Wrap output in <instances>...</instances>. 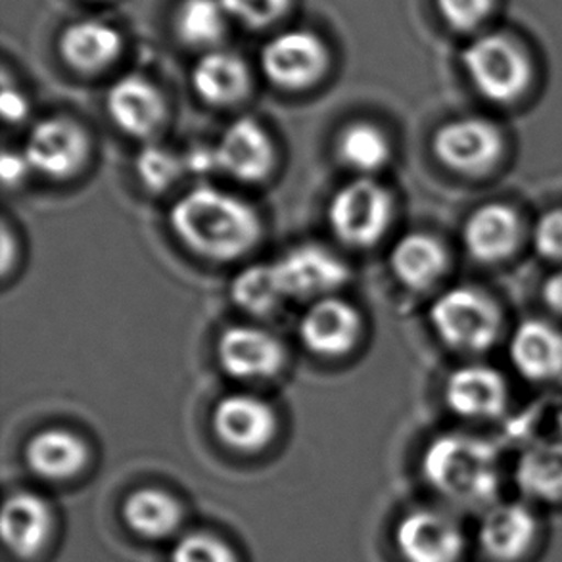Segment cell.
I'll return each mask as SVG.
<instances>
[{
	"mask_svg": "<svg viewBox=\"0 0 562 562\" xmlns=\"http://www.w3.org/2000/svg\"><path fill=\"white\" fill-rule=\"evenodd\" d=\"M25 463L38 479L64 482L83 471L89 449L69 430L48 428L37 432L25 446Z\"/></svg>",
	"mask_w": 562,
	"mask_h": 562,
	"instance_id": "cell-23",
	"label": "cell"
},
{
	"mask_svg": "<svg viewBox=\"0 0 562 562\" xmlns=\"http://www.w3.org/2000/svg\"><path fill=\"white\" fill-rule=\"evenodd\" d=\"M231 20L221 0H183L176 14V30L184 45L213 50L220 48Z\"/></svg>",
	"mask_w": 562,
	"mask_h": 562,
	"instance_id": "cell-27",
	"label": "cell"
},
{
	"mask_svg": "<svg viewBox=\"0 0 562 562\" xmlns=\"http://www.w3.org/2000/svg\"><path fill=\"white\" fill-rule=\"evenodd\" d=\"M192 87L207 104L231 106L250 89V69L238 54L213 48L192 69Z\"/></svg>",
	"mask_w": 562,
	"mask_h": 562,
	"instance_id": "cell-24",
	"label": "cell"
},
{
	"mask_svg": "<svg viewBox=\"0 0 562 562\" xmlns=\"http://www.w3.org/2000/svg\"><path fill=\"white\" fill-rule=\"evenodd\" d=\"M176 235L202 258L228 261L254 248L261 235L258 213L244 200L213 187H196L171 207Z\"/></svg>",
	"mask_w": 562,
	"mask_h": 562,
	"instance_id": "cell-2",
	"label": "cell"
},
{
	"mask_svg": "<svg viewBox=\"0 0 562 562\" xmlns=\"http://www.w3.org/2000/svg\"><path fill=\"white\" fill-rule=\"evenodd\" d=\"M541 522L528 502H499L480 513L476 546L492 562H520L532 553Z\"/></svg>",
	"mask_w": 562,
	"mask_h": 562,
	"instance_id": "cell-9",
	"label": "cell"
},
{
	"mask_svg": "<svg viewBox=\"0 0 562 562\" xmlns=\"http://www.w3.org/2000/svg\"><path fill=\"white\" fill-rule=\"evenodd\" d=\"M184 161L177 154L164 146L150 145L137 156V176L146 189L154 192L169 189L179 177L183 176Z\"/></svg>",
	"mask_w": 562,
	"mask_h": 562,
	"instance_id": "cell-30",
	"label": "cell"
},
{
	"mask_svg": "<svg viewBox=\"0 0 562 562\" xmlns=\"http://www.w3.org/2000/svg\"><path fill=\"white\" fill-rule=\"evenodd\" d=\"M108 114L131 137L146 138L166 120V100L146 77L131 74L117 79L106 97Z\"/></svg>",
	"mask_w": 562,
	"mask_h": 562,
	"instance_id": "cell-20",
	"label": "cell"
},
{
	"mask_svg": "<svg viewBox=\"0 0 562 562\" xmlns=\"http://www.w3.org/2000/svg\"><path fill=\"white\" fill-rule=\"evenodd\" d=\"M327 66V45L310 30L282 31L261 50V68L267 79L289 91L317 83Z\"/></svg>",
	"mask_w": 562,
	"mask_h": 562,
	"instance_id": "cell-11",
	"label": "cell"
},
{
	"mask_svg": "<svg viewBox=\"0 0 562 562\" xmlns=\"http://www.w3.org/2000/svg\"><path fill=\"white\" fill-rule=\"evenodd\" d=\"M286 297L321 300L333 296L350 279L342 259L319 244H302L273 261Z\"/></svg>",
	"mask_w": 562,
	"mask_h": 562,
	"instance_id": "cell-13",
	"label": "cell"
},
{
	"mask_svg": "<svg viewBox=\"0 0 562 562\" xmlns=\"http://www.w3.org/2000/svg\"><path fill=\"white\" fill-rule=\"evenodd\" d=\"M217 358L223 371L233 379H267L279 373L284 350L281 342L263 328L238 325L221 335Z\"/></svg>",
	"mask_w": 562,
	"mask_h": 562,
	"instance_id": "cell-18",
	"label": "cell"
},
{
	"mask_svg": "<svg viewBox=\"0 0 562 562\" xmlns=\"http://www.w3.org/2000/svg\"><path fill=\"white\" fill-rule=\"evenodd\" d=\"M530 246L538 258L562 266V204L551 205L530 225Z\"/></svg>",
	"mask_w": 562,
	"mask_h": 562,
	"instance_id": "cell-31",
	"label": "cell"
},
{
	"mask_svg": "<svg viewBox=\"0 0 562 562\" xmlns=\"http://www.w3.org/2000/svg\"><path fill=\"white\" fill-rule=\"evenodd\" d=\"M392 213L390 192L371 177H359L344 184L330 200L328 223L344 244L369 248L386 233Z\"/></svg>",
	"mask_w": 562,
	"mask_h": 562,
	"instance_id": "cell-7",
	"label": "cell"
},
{
	"mask_svg": "<svg viewBox=\"0 0 562 562\" xmlns=\"http://www.w3.org/2000/svg\"><path fill=\"white\" fill-rule=\"evenodd\" d=\"M390 267L405 289L426 292L436 289L448 277L451 256L438 236L415 231L394 244Z\"/></svg>",
	"mask_w": 562,
	"mask_h": 562,
	"instance_id": "cell-21",
	"label": "cell"
},
{
	"mask_svg": "<svg viewBox=\"0 0 562 562\" xmlns=\"http://www.w3.org/2000/svg\"><path fill=\"white\" fill-rule=\"evenodd\" d=\"M31 169L50 179L76 176L89 156V138L79 123L48 117L37 123L23 146Z\"/></svg>",
	"mask_w": 562,
	"mask_h": 562,
	"instance_id": "cell-14",
	"label": "cell"
},
{
	"mask_svg": "<svg viewBox=\"0 0 562 562\" xmlns=\"http://www.w3.org/2000/svg\"><path fill=\"white\" fill-rule=\"evenodd\" d=\"M443 402L456 417L471 423H492L509 409V380L497 367L469 361L448 374Z\"/></svg>",
	"mask_w": 562,
	"mask_h": 562,
	"instance_id": "cell-8",
	"label": "cell"
},
{
	"mask_svg": "<svg viewBox=\"0 0 562 562\" xmlns=\"http://www.w3.org/2000/svg\"><path fill=\"white\" fill-rule=\"evenodd\" d=\"M513 371L530 384L562 379V327L557 321L530 317L510 328L505 338Z\"/></svg>",
	"mask_w": 562,
	"mask_h": 562,
	"instance_id": "cell-12",
	"label": "cell"
},
{
	"mask_svg": "<svg viewBox=\"0 0 562 562\" xmlns=\"http://www.w3.org/2000/svg\"><path fill=\"white\" fill-rule=\"evenodd\" d=\"M122 33L100 20L71 23L60 37L64 60L83 74L106 68L122 54Z\"/></svg>",
	"mask_w": 562,
	"mask_h": 562,
	"instance_id": "cell-25",
	"label": "cell"
},
{
	"mask_svg": "<svg viewBox=\"0 0 562 562\" xmlns=\"http://www.w3.org/2000/svg\"><path fill=\"white\" fill-rule=\"evenodd\" d=\"M461 243L474 263L505 266L530 244V225H526L517 205L507 200H487L464 217Z\"/></svg>",
	"mask_w": 562,
	"mask_h": 562,
	"instance_id": "cell-6",
	"label": "cell"
},
{
	"mask_svg": "<svg viewBox=\"0 0 562 562\" xmlns=\"http://www.w3.org/2000/svg\"><path fill=\"white\" fill-rule=\"evenodd\" d=\"M184 169L192 173H212L217 168V158H215V148H205L198 146L190 150L183 158Z\"/></svg>",
	"mask_w": 562,
	"mask_h": 562,
	"instance_id": "cell-38",
	"label": "cell"
},
{
	"mask_svg": "<svg viewBox=\"0 0 562 562\" xmlns=\"http://www.w3.org/2000/svg\"><path fill=\"white\" fill-rule=\"evenodd\" d=\"M213 430L228 448L254 453L273 440L277 417L266 400L250 394H231L213 411Z\"/></svg>",
	"mask_w": 562,
	"mask_h": 562,
	"instance_id": "cell-15",
	"label": "cell"
},
{
	"mask_svg": "<svg viewBox=\"0 0 562 562\" xmlns=\"http://www.w3.org/2000/svg\"><path fill=\"white\" fill-rule=\"evenodd\" d=\"M171 562H238L225 541L205 532L183 536L171 549Z\"/></svg>",
	"mask_w": 562,
	"mask_h": 562,
	"instance_id": "cell-32",
	"label": "cell"
},
{
	"mask_svg": "<svg viewBox=\"0 0 562 562\" xmlns=\"http://www.w3.org/2000/svg\"><path fill=\"white\" fill-rule=\"evenodd\" d=\"M0 530L4 546L15 557L35 559L45 549L53 530V513L48 503L31 492L10 495L2 509Z\"/></svg>",
	"mask_w": 562,
	"mask_h": 562,
	"instance_id": "cell-22",
	"label": "cell"
},
{
	"mask_svg": "<svg viewBox=\"0 0 562 562\" xmlns=\"http://www.w3.org/2000/svg\"><path fill=\"white\" fill-rule=\"evenodd\" d=\"M361 319L353 305L340 297L315 300L300 321V338L307 350L323 358H340L356 346Z\"/></svg>",
	"mask_w": 562,
	"mask_h": 562,
	"instance_id": "cell-17",
	"label": "cell"
},
{
	"mask_svg": "<svg viewBox=\"0 0 562 562\" xmlns=\"http://www.w3.org/2000/svg\"><path fill=\"white\" fill-rule=\"evenodd\" d=\"M213 148L220 171L244 183L266 179L274 166L273 140L251 117L231 123Z\"/></svg>",
	"mask_w": 562,
	"mask_h": 562,
	"instance_id": "cell-16",
	"label": "cell"
},
{
	"mask_svg": "<svg viewBox=\"0 0 562 562\" xmlns=\"http://www.w3.org/2000/svg\"><path fill=\"white\" fill-rule=\"evenodd\" d=\"M338 154L348 168L366 177L386 166L392 148L379 127H374L373 123L361 122L351 123L342 131Z\"/></svg>",
	"mask_w": 562,
	"mask_h": 562,
	"instance_id": "cell-29",
	"label": "cell"
},
{
	"mask_svg": "<svg viewBox=\"0 0 562 562\" xmlns=\"http://www.w3.org/2000/svg\"><path fill=\"white\" fill-rule=\"evenodd\" d=\"M292 0H221L228 18L248 27H267L289 12Z\"/></svg>",
	"mask_w": 562,
	"mask_h": 562,
	"instance_id": "cell-34",
	"label": "cell"
},
{
	"mask_svg": "<svg viewBox=\"0 0 562 562\" xmlns=\"http://www.w3.org/2000/svg\"><path fill=\"white\" fill-rule=\"evenodd\" d=\"M123 520L143 540H168L181 528L183 509L173 495L156 487H143L125 499Z\"/></svg>",
	"mask_w": 562,
	"mask_h": 562,
	"instance_id": "cell-26",
	"label": "cell"
},
{
	"mask_svg": "<svg viewBox=\"0 0 562 562\" xmlns=\"http://www.w3.org/2000/svg\"><path fill=\"white\" fill-rule=\"evenodd\" d=\"M0 108H2V117L8 123H20L30 114V102L25 99L22 91L15 87H10L8 77L2 81V94H0Z\"/></svg>",
	"mask_w": 562,
	"mask_h": 562,
	"instance_id": "cell-35",
	"label": "cell"
},
{
	"mask_svg": "<svg viewBox=\"0 0 562 562\" xmlns=\"http://www.w3.org/2000/svg\"><path fill=\"white\" fill-rule=\"evenodd\" d=\"M432 153L443 168L461 177L492 176L507 158V137L487 115H463L440 125Z\"/></svg>",
	"mask_w": 562,
	"mask_h": 562,
	"instance_id": "cell-5",
	"label": "cell"
},
{
	"mask_svg": "<svg viewBox=\"0 0 562 562\" xmlns=\"http://www.w3.org/2000/svg\"><path fill=\"white\" fill-rule=\"evenodd\" d=\"M513 482L522 502L561 505L562 436H546L525 443L513 464Z\"/></svg>",
	"mask_w": 562,
	"mask_h": 562,
	"instance_id": "cell-19",
	"label": "cell"
},
{
	"mask_svg": "<svg viewBox=\"0 0 562 562\" xmlns=\"http://www.w3.org/2000/svg\"><path fill=\"white\" fill-rule=\"evenodd\" d=\"M231 294L235 304L251 315H269L277 312L284 300H289L282 290L274 263L246 267L236 274Z\"/></svg>",
	"mask_w": 562,
	"mask_h": 562,
	"instance_id": "cell-28",
	"label": "cell"
},
{
	"mask_svg": "<svg viewBox=\"0 0 562 562\" xmlns=\"http://www.w3.org/2000/svg\"><path fill=\"white\" fill-rule=\"evenodd\" d=\"M541 304L555 319L562 321V266L555 267L543 279L540 289Z\"/></svg>",
	"mask_w": 562,
	"mask_h": 562,
	"instance_id": "cell-36",
	"label": "cell"
},
{
	"mask_svg": "<svg viewBox=\"0 0 562 562\" xmlns=\"http://www.w3.org/2000/svg\"><path fill=\"white\" fill-rule=\"evenodd\" d=\"M395 546L405 562H461L467 536L451 513L415 509L397 522Z\"/></svg>",
	"mask_w": 562,
	"mask_h": 562,
	"instance_id": "cell-10",
	"label": "cell"
},
{
	"mask_svg": "<svg viewBox=\"0 0 562 562\" xmlns=\"http://www.w3.org/2000/svg\"><path fill=\"white\" fill-rule=\"evenodd\" d=\"M461 68L480 99L509 108L532 89L533 61L517 38L505 33H482L461 53Z\"/></svg>",
	"mask_w": 562,
	"mask_h": 562,
	"instance_id": "cell-4",
	"label": "cell"
},
{
	"mask_svg": "<svg viewBox=\"0 0 562 562\" xmlns=\"http://www.w3.org/2000/svg\"><path fill=\"white\" fill-rule=\"evenodd\" d=\"M428 319L440 342L467 358H482L507 338L502 305L472 284L441 290L432 300Z\"/></svg>",
	"mask_w": 562,
	"mask_h": 562,
	"instance_id": "cell-3",
	"label": "cell"
},
{
	"mask_svg": "<svg viewBox=\"0 0 562 562\" xmlns=\"http://www.w3.org/2000/svg\"><path fill=\"white\" fill-rule=\"evenodd\" d=\"M30 171H33V169H31L30 161L25 158L23 150L22 153L4 150L2 160H0V173H2V181L7 187H18Z\"/></svg>",
	"mask_w": 562,
	"mask_h": 562,
	"instance_id": "cell-37",
	"label": "cell"
},
{
	"mask_svg": "<svg viewBox=\"0 0 562 562\" xmlns=\"http://www.w3.org/2000/svg\"><path fill=\"white\" fill-rule=\"evenodd\" d=\"M420 471L434 494L459 509L486 510L499 502L502 451L484 436L451 430L426 446Z\"/></svg>",
	"mask_w": 562,
	"mask_h": 562,
	"instance_id": "cell-1",
	"label": "cell"
},
{
	"mask_svg": "<svg viewBox=\"0 0 562 562\" xmlns=\"http://www.w3.org/2000/svg\"><path fill=\"white\" fill-rule=\"evenodd\" d=\"M436 8L451 30L471 33L490 20L495 0H436Z\"/></svg>",
	"mask_w": 562,
	"mask_h": 562,
	"instance_id": "cell-33",
	"label": "cell"
}]
</instances>
